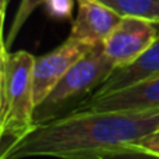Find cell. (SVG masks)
I'll list each match as a JSON object with an SVG mask.
<instances>
[{
	"label": "cell",
	"mask_w": 159,
	"mask_h": 159,
	"mask_svg": "<svg viewBox=\"0 0 159 159\" xmlns=\"http://www.w3.org/2000/svg\"><path fill=\"white\" fill-rule=\"evenodd\" d=\"M159 130V109L144 112L81 110L35 126L0 159L50 157L85 159Z\"/></svg>",
	"instance_id": "1"
},
{
	"label": "cell",
	"mask_w": 159,
	"mask_h": 159,
	"mask_svg": "<svg viewBox=\"0 0 159 159\" xmlns=\"http://www.w3.org/2000/svg\"><path fill=\"white\" fill-rule=\"evenodd\" d=\"M27 50L10 52L2 46L0 61V135L2 155L35 127L34 63ZM0 155V157H2Z\"/></svg>",
	"instance_id": "2"
},
{
	"label": "cell",
	"mask_w": 159,
	"mask_h": 159,
	"mask_svg": "<svg viewBox=\"0 0 159 159\" xmlns=\"http://www.w3.org/2000/svg\"><path fill=\"white\" fill-rule=\"evenodd\" d=\"M115 67L103 52L102 43L96 45L63 75L46 98L36 105L34 112L35 126L75 110L95 93Z\"/></svg>",
	"instance_id": "3"
},
{
	"label": "cell",
	"mask_w": 159,
	"mask_h": 159,
	"mask_svg": "<svg viewBox=\"0 0 159 159\" xmlns=\"http://www.w3.org/2000/svg\"><path fill=\"white\" fill-rule=\"evenodd\" d=\"M96 45H89L77 39L69 38L56 49L41 57L34 63V101L35 107L41 103L63 75L81 60Z\"/></svg>",
	"instance_id": "4"
},
{
	"label": "cell",
	"mask_w": 159,
	"mask_h": 159,
	"mask_svg": "<svg viewBox=\"0 0 159 159\" xmlns=\"http://www.w3.org/2000/svg\"><path fill=\"white\" fill-rule=\"evenodd\" d=\"M159 35V25L135 17H123L102 43L103 52L116 67L131 63Z\"/></svg>",
	"instance_id": "5"
},
{
	"label": "cell",
	"mask_w": 159,
	"mask_h": 159,
	"mask_svg": "<svg viewBox=\"0 0 159 159\" xmlns=\"http://www.w3.org/2000/svg\"><path fill=\"white\" fill-rule=\"evenodd\" d=\"M159 109V75L113 93L89 98L73 112H144Z\"/></svg>",
	"instance_id": "6"
},
{
	"label": "cell",
	"mask_w": 159,
	"mask_h": 159,
	"mask_svg": "<svg viewBox=\"0 0 159 159\" xmlns=\"http://www.w3.org/2000/svg\"><path fill=\"white\" fill-rule=\"evenodd\" d=\"M78 13L69 36L89 45H101L123 17L99 0H77Z\"/></svg>",
	"instance_id": "7"
},
{
	"label": "cell",
	"mask_w": 159,
	"mask_h": 159,
	"mask_svg": "<svg viewBox=\"0 0 159 159\" xmlns=\"http://www.w3.org/2000/svg\"><path fill=\"white\" fill-rule=\"evenodd\" d=\"M159 75V35L154 43L144 50L137 59L129 64L115 67L102 85L89 98H98L107 93H113L123 88L131 87L138 82L155 78ZM88 98V99H89Z\"/></svg>",
	"instance_id": "8"
},
{
	"label": "cell",
	"mask_w": 159,
	"mask_h": 159,
	"mask_svg": "<svg viewBox=\"0 0 159 159\" xmlns=\"http://www.w3.org/2000/svg\"><path fill=\"white\" fill-rule=\"evenodd\" d=\"M121 17H135L159 25V0H99Z\"/></svg>",
	"instance_id": "9"
},
{
	"label": "cell",
	"mask_w": 159,
	"mask_h": 159,
	"mask_svg": "<svg viewBox=\"0 0 159 159\" xmlns=\"http://www.w3.org/2000/svg\"><path fill=\"white\" fill-rule=\"evenodd\" d=\"M43 3L45 0H21V3L18 6V10L16 13V17H14L13 22H11V28L8 31L7 36L3 39L2 46H4L7 50L11 49V45L14 43V41L18 36L20 31H21V28L27 22V20L30 18V16Z\"/></svg>",
	"instance_id": "10"
},
{
	"label": "cell",
	"mask_w": 159,
	"mask_h": 159,
	"mask_svg": "<svg viewBox=\"0 0 159 159\" xmlns=\"http://www.w3.org/2000/svg\"><path fill=\"white\" fill-rule=\"evenodd\" d=\"M85 159H159V154L135 144H126L123 147L101 152Z\"/></svg>",
	"instance_id": "11"
},
{
	"label": "cell",
	"mask_w": 159,
	"mask_h": 159,
	"mask_svg": "<svg viewBox=\"0 0 159 159\" xmlns=\"http://www.w3.org/2000/svg\"><path fill=\"white\" fill-rule=\"evenodd\" d=\"M74 3L77 0H45V8L52 18L67 20L71 18Z\"/></svg>",
	"instance_id": "12"
},
{
	"label": "cell",
	"mask_w": 159,
	"mask_h": 159,
	"mask_svg": "<svg viewBox=\"0 0 159 159\" xmlns=\"http://www.w3.org/2000/svg\"><path fill=\"white\" fill-rule=\"evenodd\" d=\"M130 144H135V145H140L143 148H147L149 151H154L159 154V130L151 133L149 135L141 138V140H138L137 143H130Z\"/></svg>",
	"instance_id": "13"
},
{
	"label": "cell",
	"mask_w": 159,
	"mask_h": 159,
	"mask_svg": "<svg viewBox=\"0 0 159 159\" xmlns=\"http://www.w3.org/2000/svg\"><path fill=\"white\" fill-rule=\"evenodd\" d=\"M8 3H10V0H0V17H2V28H3V25H4L6 11H7Z\"/></svg>",
	"instance_id": "14"
}]
</instances>
